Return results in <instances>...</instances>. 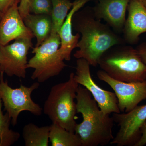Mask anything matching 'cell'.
Returning a JSON list of instances; mask_svg holds the SVG:
<instances>
[{
  "mask_svg": "<svg viewBox=\"0 0 146 146\" xmlns=\"http://www.w3.org/2000/svg\"><path fill=\"white\" fill-rule=\"evenodd\" d=\"M72 28L81 35L74 54L77 59H85L90 65L96 67L102 54L116 45L125 42L107 24L96 18L93 8L86 7L76 12L73 16Z\"/></svg>",
  "mask_w": 146,
  "mask_h": 146,
  "instance_id": "cell-1",
  "label": "cell"
},
{
  "mask_svg": "<svg viewBox=\"0 0 146 146\" xmlns=\"http://www.w3.org/2000/svg\"><path fill=\"white\" fill-rule=\"evenodd\" d=\"M76 99L77 113H81L83 121L77 124L75 133L80 138L82 146H104L110 144L114 138L113 118L102 112L86 88L79 86Z\"/></svg>",
  "mask_w": 146,
  "mask_h": 146,
  "instance_id": "cell-2",
  "label": "cell"
},
{
  "mask_svg": "<svg viewBox=\"0 0 146 146\" xmlns=\"http://www.w3.org/2000/svg\"><path fill=\"white\" fill-rule=\"evenodd\" d=\"M98 65L112 78L126 82L146 80V65L136 49L125 44L116 45L104 53Z\"/></svg>",
  "mask_w": 146,
  "mask_h": 146,
  "instance_id": "cell-3",
  "label": "cell"
},
{
  "mask_svg": "<svg viewBox=\"0 0 146 146\" xmlns=\"http://www.w3.org/2000/svg\"><path fill=\"white\" fill-rule=\"evenodd\" d=\"M74 74L71 73L65 82L52 87L44 104V113L53 123L56 124L70 132L75 133L76 123V99L78 84L74 79Z\"/></svg>",
  "mask_w": 146,
  "mask_h": 146,
  "instance_id": "cell-4",
  "label": "cell"
},
{
  "mask_svg": "<svg viewBox=\"0 0 146 146\" xmlns=\"http://www.w3.org/2000/svg\"><path fill=\"white\" fill-rule=\"evenodd\" d=\"M60 46L59 34H51L49 37L39 46L33 48L35 55L28 61L27 68L34 70L31 78L43 83L58 75L67 65L60 56L58 49Z\"/></svg>",
  "mask_w": 146,
  "mask_h": 146,
  "instance_id": "cell-5",
  "label": "cell"
},
{
  "mask_svg": "<svg viewBox=\"0 0 146 146\" xmlns=\"http://www.w3.org/2000/svg\"><path fill=\"white\" fill-rule=\"evenodd\" d=\"M3 74L0 73V98L4 110L11 119L12 125H16L19 115L23 111H28L35 116H41L42 108L31 97L32 93L39 88L40 83L35 82L29 87L21 85L19 88L13 89L8 85L7 80L4 81Z\"/></svg>",
  "mask_w": 146,
  "mask_h": 146,
  "instance_id": "cell-6",
  "label": "cell"
},
{
  "mask_svg": "<svg viewBox=\"0 0 146 146\" xmlns=\"http://www.w3.org/2000/svg\"><path fill=\"white\" fill-rule=\"evenodd\" d=\"M31 37L15 40L12 44L0 46V73L9 77H26L27 54L33 48Z\"/></svg>",
  "mask_w": 146,
  "mask_h": 146,
  "instance_id": "cell-7",
  "label": "cell"
},
{
  "mask_svg": "<svg viewBox=\"0 0 146 146\" xmlns=\"http://www.w3.org/2000/svg\"><path fill=\"white\" fill-rule=\"evenodd\" d=\"M112 117L119 129L110 144L134 146L141 138L140 129L146 121V104L137 106L127 113H113Z\"/></svg>",
  "mask_w": 146,
  "mask_h": 146,
  "instance_id": "cell-8",
  "label": "cell"
},
{
  "mask_svg": "<svg viewBox=\"0 0 146 146\" xmlns=\"http://www.w3.org/2000/svg\"><path fill=\"white\" fill-rule=\"evenodd\" d=\"M90 64L84 58L76 60V74L74 79L78 84L84 86L91 93L99 107L105 115L121 113L118 100L115 93L102 89L91 77Z\"/></svg>",
  "mask_w": 146,
  "mask_h": 146,
  "instance_id": "cell-9",
  "label": "cell"
},
{
  "mask_svg": "<svg viewBox=\"0 0 146 146\" xmlns=\"http://www.w3.org/2000/svg\"><path fill=\"white\" fill-rule=\"evenodd\" d=\"M100 80L108 84L115 91L121 113H127L146 99V80L140 82H126L112 78L102 70L98 71Z\"/></svg>",
  "mask_w": 146,
  "mask_h": 146,
  "instance_id": "cell-10",
  "label": "cell"
},
{
  "mask_svg": "<svg viewBox=\"0 0 146 146\" xmlns=\"http://www.w3.org/2000/svg\"><path fill=\"white\" fill-rule=\"evenodd\" d=\"M17 1L5 13L0 21V46L8 44L11 41L22 37L33 38L34 35L25 25L18 10Z\"/></svg>",
  "mask_w": 146,
  "mask_h": 146,
  "instance_id": "cell-11",
  "label": "cell"
},
{
  "mask_svg": "<svg viewBox=\"0 0 146 146\" xmlns=\"http://www.w3.org/2000/svg\"><path fill=\"white\" fill-rule=\"evenodd\" d=\"M130 0H98L93 10L96 18L103 19L117 33L123 32Z\"/></svg>",
  "mask_w": 146,
  "mask_h": 146,
  "instance_id": "cell-12",
  "label": "cell"
},
{
  "mask_svg": "<svg viewBox=\"0 0 146 146\" xmlns=\"http://www.w3.org/2000/svg\"><path fill=\"white\" fill-rule=\"evenodd\" d=\"M127 10L128 17L123 30V39L125 43L136 44L140 35L146 32V8L141 0H130Z\"/></svg>",
  "mask_w": 146,
  "mask_h": 146,
  "instance_id": "cell-13",
  "label": "cell"
},
{
  "mask_svg": "<svg viewBox=\"0 0 146 146\" xmlns=\"http://www.w3.org/2000/svg\"><path fill=\"white\" fill-rule=\"evenodd\" d=\"M92 0H74L72 7L68 13L65 21L62 25L59 35L60 39V46L58 52L64 60L70 61L71 54L74 49L77 48L80 34L78 33L74 35L72 33L73 16L74 13L85 5V4Z\"/></svg>",
  "mask_w": 146,
  "mask_h": 146,
  "instance_id": "cell-14",
  "label": "cell"
},
{
  "mask_svg": "<svg viewBox=\"0 0 146 146\" xmlns=\"http://www.w3.org/2000/svg\"><path fill=\"white\" fill-rule=\"evenodd\" d=\"M23 20L27 27L36 37V46L42 44L49 37L52 27L51 16L29 13Z\"/></svg>",
  "mask_w": 146,
  "mask_h": 146,
  "instance_id": "cell-15",
  "label": "cell"
},
{
  "mask_svg": "<svg viewBox=\"0 0 146 146\" xmlns=\"http://www.w3.org/2000/svg\"><path fill=\"white\" fill-rule=\"evenodd\" d=\"M50 126L39 127L32 123L26 125L22 131L25 146H49Z\"/></svg>",
  "mask_w": 146,
  "mask_h": 146,
  "instance_id": "cell-16",
  "label": "cell"
},
{
  "mask_svg": "<svg viewBox=\"0 0 146 146\" xmlns=\"http://www.w3.org/2000/svg\"><path fill=\"white\" fill-rule=\"evenodd\" d=\"M50 142L52 146H82L79 136L56 124L50 125Z\"/></svg>",
  "mask_w": 146,
  "mask_h": 146,
  "instance_id": "cell-17",
  "label": "cell"
},
{
  "mask_svg": "<svg viewBox=\"0 0 146 146\" xmlns=\"http://www.w3.org/2000/svg\"><path fill=\"white\" fill-rule=\"evenodd\" d=\"M52 27L51 34H59L69 11L72 7L73 2L70 0H52Z\"/></svg>",
  "mask_w": 146,
  "mask_h": 146,
  "instance_id": "cell-18",
  "label": "cell"
},
{
  "mask_svg": "<svg viewBox=\"0 0 146 146\" xmlns=\"http://www.w3.org/2000/svg\"><path fill=\"white\" fill-rule=\"evenodd\" d=\"M2 102L0 98V146H10L18 141L20 133L9 128L11 119L7 112L4 115Z\"/></svg>",
  "mask_w": 146,
  "mask_h": 146,
  "instance_id": "cell-19",
  "label": "cell"
},
{
  "mask_svg": "<svg viewBox=\"0 0 146 146\" xmlns=\"http://www.w3.org/2000/svg\"><path fill=\"white\" fill-rule=\"evenodd\" d=\"M29 13L34 14H47L51 16L52 10V0H29Z\"/></svg>",
  "mask_w": 146,
  "mask_h": 146,
  "instance_id": "cell-20",
  "label": "cell"
},
{
  "mask_svg": "<svg viewBox=\"0 0 146 146\" xmlns=\"http://www.w3.org/2000/svg\"><path fill=\"white\" fill-rule=\"evenodd\" d=\"M29 0H21L18 5V10L22 18L23 19L29 13Z\"/></svg>",
  "mask_w": 146,
  "mask_h": 146,
  "instance_id": "cell-21",
  "label": "cell"
},
{
  "mask_svg": "<svg viewBox=\"0 0 146 146\" xmlns=\"http://www.w3.org/2000/svg\"><path fill=\"white\" fill-rule=\"evenodd\" d=\"M19 0H0V12L5 13L12 5Z\"/></svg>",
  "mask_w": 146,
  "mask_h": 146,
  "instance_id": "cell-22",
  "label": "cell"
},
{
  "mask_svg": "<svg viewBox=\"0 0 146 146\" xmlns=\"http://www.w3.org/2000/svg\"><path fill=\"white\" fill-rule=\"evenodd\" d=\"M141 138L134 146H143L146 145V121L144 123L140 129Z\"/></svg>",
  "mask_w": 146,
  "mask_h": 146,
  "instance_id": "cell-23",
  "label": "cell"
},
{
  "mask_svg": "<svg viewBox=\"0 0 146 146\" xmlns=\"http://www.w3.org/2000/svg\"><path fill=\"white\" fill-rule=\"evenodd\" d=\"M136 49L142 61L146 65V42H144L139 45L136 48Z\"/></svg>",
  "mask_w": 146,
  "mask_h": 146,
  "instance_id": "cell-24",
  "label": "cell"
},
{
  "mask_svg": "<svg viewBox=\"0 0 146 146\" xmlns=\"http://www.w3.org/2000/svg\"><path fill=\"white\" fill-rule=\"evenodd\" d=\"M141 1L146 8V0H141Z\"/></svg>",
  "mask_w": 146,
  "mask_h": 146,
  "instance_id": "cell-25",
  "label": "cell"
},
{
  "mask_svg": "<svg viewBox=\"0 0 146 146\" xmlns=\"http://www.w3.org/2000/svg\"><path fill=\"white\" fill-rule=\"evenodd\" d=\"M3 15V13H2L1 12H0V21H1V18L2 17Z\"/></svg>",
  "mask_w": 146,
  "mask_h": 146,
  "instance_id": "cell-26",
  "label": "cell"
}]
</instances>
